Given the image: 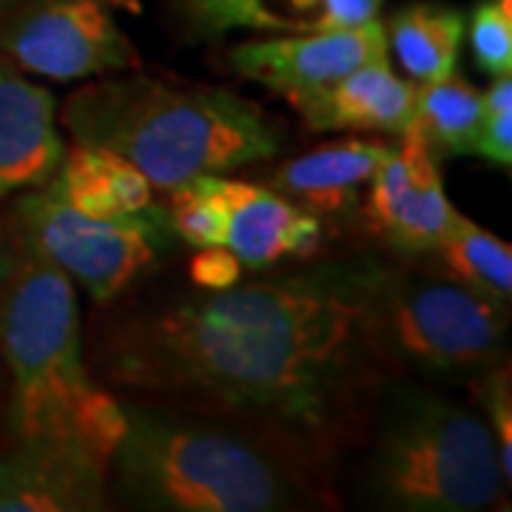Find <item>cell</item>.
<instances>
[{
	"label": "cell",
	"instance_id": "obj_1",
	"mask_svg": "<svg viewBox=\"0 0 512 512\" xmlns=\"http://www.w3.org/2000/svg\"><path fill=\"white\" fill-rule=\"evenodd\" d=\"M384 265L328 259L126 313L94 362L126 396L239 421L330 478L393 376L376 336Z\"/></svg>",
	"mask_w": 512,
	"mask_h": 512
},
{
	"label": "cell",
	"instance_id": "obj_2",
	"mask_svg": "<svg viewBox=\"0 0 512 512\" xmlns=\"http://www.w3.org/2000/svg\"><path fill=\"white\" fill-rule=\"evenodd\" d=\"M109 501L154 512H285L330 501L325 473L239 421L123 396Z\"/></svg>",
	"mask_w": 512,
	"mask_h": 512
},
{
	"label": "cell",
	"instance_id": "obj_3",
	"mask_svg": "<svg viewBox=\"0 0 512 512\" xmlns=\"http://www.w3.org/2000/svg\"><path fill=\"white\" fill-rule=\"evenodd\" d=\"M60 123L74 143L109 148L171 191L202 174H228L282 151V128L225 86L146 72L94 80L66 97Z\"/></svg>",
	"mask_w": 512,
	"mask_h": 512
},
{
	"label": "cell",
	"instance_id": "obj_4",
	"mask_svg": "<svg viewBox=\"0 0 512 512\" xmlns=\"http://www.w3.org/2000/svg\"><path fill=\"white\" fill-rule=\"evenodd\" d=\"M0 356L9 373V436L109 473L123 433L120 396L97 387L69 276L20 248L0 291Z\"/></svg>",
	"mask_w": 512,
	"mask_h": 512
},
{
	"label": "cell",
	"instance_id": "obj_5",
	"mask_svg": "<svg viewBox=\"0 0 512 512\" xmlns=\"http://www.w3.org/2000/svg\"><path fill=\"white\" fill-rule=\"evenodd\" d=\"M362 436L367 493L399 512H481L510 484L487 421L430 382L390 376Z\"/></svg>",
	"mask_w": 512,
	"mask_h": 512
},
{
	"label": "cell",
	"instance_id": "obj_6",
	"mask_svg": "<svg viewBox=\"0 0 512 512\" xmlns=\"http://www.w3.org/2000/svg\"><path fill=\"white\" fill-rule=\"evenodd\" d=\"M507 305L419 265L387 262L376 299L379 350L393 376L476 379L507 362Z\"/></svg>",
	"mask_w": 512,
	"mask_h": 512
},
{
	"label": "cell",
	"instance_id": "obj_7",
	"mask_svg": "<svg viewBox=\"0 0 512 512\" xmlns=\"http://www.w3.org/2000/svg\"><path fill=\"white\" fill-rule=\"evenodd\" d=\"M18 245L74 279L97 305H109L157 259L171 239L168 208L97 220L57 200L52 191H20L9 208Z\"/></svg>",
	"mask_w": 512,
	"mask_h": 512
},
{
	"label": "cell",
	"instance_id": "obj_8",
	"mask_svg": "<svg viewBox=\"0 0 512 512\" xmlns=\"http://www.w3.org/2000/svg\"><path fill=\"white\" fill-rule=\"evenodd\" d=\"M0 55L20 72L60 83L126 72L140 63L106 0H20L0 18Z\"/></svg>",
	"mask_w": 512,
	"mask_h": 512
},
{
	"label": "cell",
	"instance_id": "obj_9",
	"mask_svg": "<svg viewBox=\"0 0 512 512\" xmlns=\"http://www.w3.org/2000/svg\"><path fill=\"white\" fill-rule=\"evenodd\" d=\"M393 157L367 183L365 217L379 237L404 256L436 254L458 211L441 185V157L416 123L404 128Z\"/></svg>",
	"mask_w": 512,
	"mask_h": 512
},
{
	"label": "cell",
	"instance_id": "obj_10",
	"mask_svg": "<svg viewBox=\"0 0 512 512\" xmlns=\"http://www.w3.org/2000/svg\"><path fill=\"white\" fill-rule=\"evenodd\" d=\"M390 55L379 18L328 32L245 40L228 52L231 72L296 103L370 60Z\"/></svg>",
	"mask_w": 512,
	"mask_h": 512
},
{
	"label": "cell",
	"instance_id": "obj_11",
	"mask_svg": "<svg viewBox=\"0 0 512 512\" xmlns=\"http://www.w3.org/2000/svg\"><path fill=\"white\" fill-rule=\"evenodd\" d=\"M225 211V248L242 268H268L288 256H311L325 225L319 217L296 208L274 188L234 180L228 174H202Z\"/></svg>",
	"mask_w": 512,
	"mask_h": 512
},
{
	"label": "cell",
	"instance_id": "obj_12",
	"mask_svg": "<svg viewBox=\"0 0 512 512\" xmlns=\"http://www.w3.org/2000/svg\"><path fill=\"white\" fill-rule=\"evenodd\" d=\"M63 157L55 94L0 55V200L49 183Z\"/></svg>",
	"mask_w": 512,
	"mask_h": 512
},
{
	"label": "cell",
	"instance_id": "obj_13",
	"mask_svg": "<svg viewBox=\"0 0 512 512\" xmlns=\"http://www.w3.org/2000/svg\"><path fill=\"white\" fill-rule=\"evenodd\" d=\"M384 0H171L185 35L211 40L228 32L308 35L379 18Z\"/></svg>",
	"mask_w": 512,
	"mask_h": 512
},
{
	"label": "cell",
	"instance_id": "obj_14",
	"mask_svg": "<svg viewBox=\"0 0 512 512\" xmlns=\"http://www.w3.org/2000/svg\"><path fill=\"white\" fill-rule=\"evenodd\" d=\"M308 131L333 134H402L413 123L416 83L390 69V60H370L336 83L293 103Z\"/></svg>",
	"mask_w": 512,
	"mask_h": 512
},
{
	"label": "cell",
	"instance_id": "obj_15",
	"mask_svg": "<svg viewBox=\"0 0 512 512\" xmlns=\"http://www.w3.org/2000/svg\"><path fill=\"white\" fill-rule=\"evenodd\" d=\"M393 151L396 146L379 140L328 143L282 165L268 188L319 220L348 217L359 208L362 191Z\"/></svg>",
	"mask_w": 512,
	"mask_h": 512
},
{
	"label": "cell",
	"instance_id": "obj_16",
	"mask_svg": "<svg viewBox=\"0 0 512 512\" xmlns=\"http://www.w3.org/2000/svg\"><path fill=\"white\" fill-rule=\"evenodd\" d=\"M109 507L106 470L12 441L0 450V512H92Z\"/></svg>",
	"mask_w": 512,
	"mask_h": 512
},
{
	"label": "cell",
	"instance_id": "obj_17",
	"mask_svg": "<svg viewBox=\"0 0 512 512\" xmlns=\"http://www.w3.org/2000/svg\"><path fill=\"white\" fill-rule=\"evenodd\" d=\"M57 200L97 220L143 214L154 205L151 183L140 168L109 148L74 143L66 148L52 180L43 185Z\"/></svg>",
	"mask_w": 512,
	"mask_h": 512
},
{
	"label": "cell",
	"instance_id": "obj_18",
	"mask_svg": "<svg viewBox=\"0 0 512 512\" xmlns=\"http://www.w3.org/2000/svg\"><path fill=\"white\" fill-rule=\"evenodd\" d=\"M464 23L467 18L456 6L436 0L407 3L387 18V49L396 55L407 77L416 80V86L433 83L456 72Z\"/></svg>",
	"mask_w": 512,
	"mask_h": 512
},
{
	"label": "cell",
	"instance_id": "obj_19",
	"mask_svg": "<svg viewBox=\"0 0 512 512\" xmlns=\"http://www.w3.org/2000/svg\"><path fill=\"white\" fill-rule=\"evenodd\" d=\"M481 117V92L458 72L416 86L413 123L439 157L476 154Z\"/></svg>",
	"mask_w": 512,
	"mask_h": 512
},
{
	"label": "cell",
	"instance_id": "obj_20",
	"mask_svg": "<svg viewBox=\"0 0 512 512\" xmlns=\"http://www.w3.org/2000/svg\"><path fill=\"white\" fill-rule=\"evenodd\" d=\"M444 274L473 291L490 296L493 302L510 305L512 293V248L487 228L458 214L453 231L439 245Z\"/></svg>",
	"mask_w": 512,
	"mask_h": 512
},
{
	"label": "cell",
	"instance_id": "obj_21",
	"mask_svg": "<svg viewBox=\"0 0 512 512\" xmlns=\"http://www.w3.org/2000/svg\"><path fill=\"white\" fill-rule=\"evenodd\" d=\"M171 231L191 248L225 245V211L202 177L168 191Z\"/></svg>",
	"mask_w": 512,
	"mask_h": 512
},
{
	"label": "cell",
	"instance_id": "obj_22",
	"mask_svg": "<svg viewBox=\"0 0 512 512\" xmlns=\"http://www.w3.org/2000/svg\"><path fill=\"white\" fill-rule=\"evenodd\" d=\"M478 69L490 77L512 74V0H481L464 23Z\"/></svg>",
	"mask_w": 512,
	"mask_h": 512
},
{
	"label": "cell",
	"instance_id": "obj_23",
	"mask_svg": "<svg viewBox=\"0 0 512 512\" xmlns=\"http://www.w3.org/2000/svg\"><path fill=\"white\" fill-rule=\"evenodd\" d=\"M476 396L484 421L490 427L498 450V464L507 481H512V382H510V365L487 367L484 373H478L476 379Z\"/></svg>",
	"mask_w": 512,
	"mask_h": 512
},
{
	"label": "cell",
	"instance_id": "obj_24",
	"mask_svg": "<svg viewBox=\"0 0 512 512\" xmlns=\"http://www.w3.org/2000/svg\"><path fill=\"white\" fill-rule=\"evenodd\" d=\"M481 128L476 154L495 168H512V74L493 77L490 89L481 94Z\"/></svg>",
	"mask_w": 512,
	"mask_h": 512
},
{
	"label": "cell",
	"instance_id": "obj_25",
	"mask_svg": "<svg viewBox=\"0 0 512 512\" xmlns=\"http://www.w3.org/2000/svg\"><path fill=\"white\" fill-rule=\"evenodd\" d=\"M188 276L200 291H228L242 279V262L225 245L197 248L188 262Z\"/></svg>",
	"mask_w": 512,
	"mask_h": 512
},
{
	"label": "cell",
	"instance_id": "obj_26",
	"mask_svg": "<svg viewBox=\"0 0 512 512\" xmlns=\"http://www.w3.org/2000/svg\"><path fill=\"white\" fill-rule=\"evenodd\" d=\"M20 256V245L18 237H15V228L9 222V214L0 211V291L6 285V279L12 274V268L18 265Z\"/></svg>",
	"mask_w": 512,
	"mask_h": 512
},
{
	"label": "cell",
	"instance_id": "obj_27",
	"mask_svg": "<svg viewBox=\"0 0 512 512\" xmlns=\"http://www.w3.org/2000/svg\"><path fill=\"white\" fill-rule=\"evenodd\" d=\"M109 6H123V9H131V12H137L140 9V0H106Z\"/></svg>",
	"mask_w": 512,
	"mask_h": 512
},
{
	"label": "cell",
	"instance_id": "obj_28",
	"mask_svg": "<svg viewBox=\"0 0 512 512\" xmlns=\"http://www.w3.org/2000/svg\"><path fill=\"white\" fill-rule=\"evenodd\" d=\"M20 0H0V18H3V15H6V12H9V9H12V6H18Z\"/></svg>",
	"mask_w": 512,
	"mask_h": 512
}]
</instances>
